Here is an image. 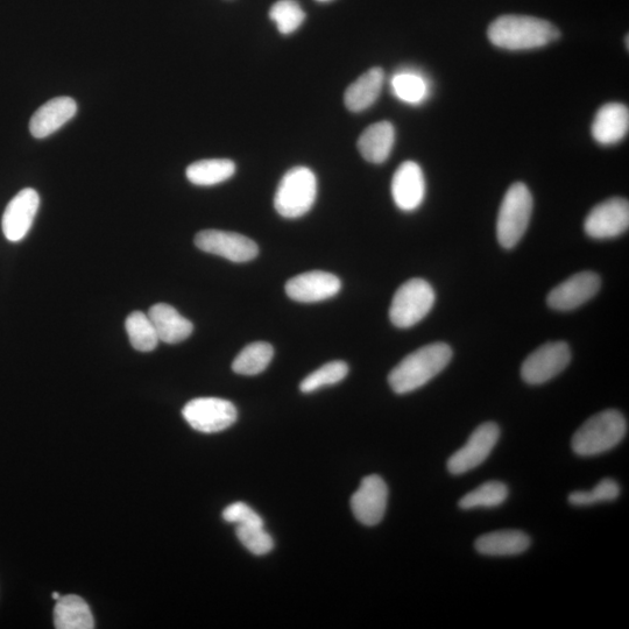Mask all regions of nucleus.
<instances>
[{"label":"nucleus","instance_id":"nucleus-1","mask_svg":"<svg viewBox=\"0 0 629 629\" xmlns=\"http://www.w3.org/2000/svg\"><path fill=\"white\" fill-rule=\"evenodd\" d=\"M491 44L506 51H530L546 47L561 38V31L548 20L506 14L487 30Z\"/></svg>","mask_w":629,"mask_h":629},{"label":"nucleus","instance_id":"nucleus-2","mask_svg":"<svg viewBox=\"0 0 629 629\" xmlns=\"http://www.w3.org/2000/svg\"><path fill=\"white\" fill-rule=\"evenodd\" d=\"M454 356L450 345L438 342L423 346L394 367L388 384L397 394H407L428 384L447 367Z\"/></svg>","mask_w":629,"mask_h":629},{"label":"nucleus","instance_id":"nucleus-3","mask_svg":"<svg viewBox=\"0 0 629 629\" xmlns=\"http://www.w3.org/2000/svg\"><path fill=\"white\" fill-rule=\"evenodd\" d=\"M626 434L625 416L616 409H607L593 415L576 431L571 441L572 450L582 457L602 455L616 448Z\"/></svg>","mask_w":629,"mask_h":629},{"label":"nucleus","instance_id":"nucleus-4","mask_svg":"<svg viewBox=\"0 0 629 629\" xmlns=\"http://www.w3.org/2000/svg\"><path fill=\"white\" fill-rule=\"evenodd\" d=\"M533 214V196L525 183L508 188L499 209L497 238L501 247L512 250L520 243Z\"/></svg>","mask_w":629,"mask_h":629},{"label":"nucleus","instance_id":"nucleus-5","mask_svg":"<svg viewBox=\"0 0 629 629\" xmlns=\"http://www.w3.org/2000/svg\"><path fill=\"white\" fill-rule=\"evenodd\" d=\"M316 196L317 180L312 169L294 167L281 179L274 197V207L282 217L300 218L313 208Z\"/></svg>","mask_w":629,"mask_h":629},{"label":"nucleus","instance_id":"nucleus-6","mask_svg":"<svg viewBox=\"0 0 629 629\" xmlns=\"http://www.w3.org/2000/svg\"><path fill=\"white\" fill-rule=\"evenodd\" d=\"M435 301L436 293L429 282L418 278L408 280L394 295L391 322L400 329L414 327L430 313Z\"/></svg>","mask_w":629,"mask_h":629},{"label":"nucleus","instance_id":"nucleus-7","mask_svg":"<svg viewBox=\"0 0 629 629\" xmlns=\"http://www.w3.org/2000/svg\"><path fill=\"white\" fill-rule=\"evenodd\" d=\"M183 418L189 426L204 434L219 433L237 421L238 412L232 402L218 398H199L183 408Z\"/></svg>","mask_w":629,"mask_h":629},{"label":"nucleus","instance_id":"nucleus-8","mask_svg":"<svg viewBox=\"0 0 629 629\" xmlns=\"http://www.w3.org/2000/svg\"><path fill=\"white\" fill-rule=\"evenodd\" d=\"M571 360L569 345L565 342H549L526 358L521 366V377L529 385H542L567 369Z\"/></svg>","mask_w":629,"mask_h":629},{"label":"nucleus","instance_id":"nucleus-9","mask_svg":"<svg viewBox=\"0 0 629 629\" xmlns=\"http://www.w3.org/2000/svg\"><path fill=\"white\" fill-rule=\"evenodd\" d=\"M500 438L497 423L486 422L473 431L468 442L449 458L448 470L451 475L461 476L482 465L491 455Z\"/></svg>","mask_w":629,"mask_h":629},{"label":"nucleus","instance_id":"nucleus-10","mask_svg":"<svg viewBox=\"0 0 629 629\" xmlns=\"http://www.w3.org/2000/svg\"><path fill=\"white\" fill-rule=\"evenodd\" d=\"M628 228L629 203L621 197L599 203L584 222L586 235L598 240L617 238L624 235Z\"/></svg>","mask_w":629,"mask_h":629},{"label":"nucleus","instance_id":"nucleus-11","mask_svg":"<svg viewBox=\"0 0 629 629\" xmlns=\"http://www.w3.org/2000/svg\"><path fill=\"white\" fill-rule=\"evenodd\" d=\"M195 245L203 252L223 257L232 263H247L259 253L258 245L252 239L239 233L221 230H204L197 233Z\"/></svg>","mask_w":629,"mask_h":629},{"label":"nucleus","instance_id":"nucleus-12","mask_svg":"<svg viewBox=\"0 0 629 629\" xmlns=\"http://www.w3.org/2000/svg\"><path fill=\"white\" fill-rule=\"evenodd\" d=\"M600 287L602 279L595 272L577 273L555 287L549 293L547 303L558 312H570L595 298Z\"/></svg>","mask_w":629,"mask_h":629},{"label":"nucleus","instance_id":"nucleus-13","mask_svg":"<svg viewBox=\"0 0 629 629\" xmlns=\"http://www.w3.org/2000/svg\"><path fill=\"white\" fill-rule=\"evenodd\" d=\"M388 501V487L377 475L367 476L351 498V510L365 526H376L384 519Z\"/></svg>","mask_w":629,"mask_h":629},{"label":"nucleus","instance_id":"nucleus-14","mask_svg":"<svg viewBox=\"0 0 629 629\" xmlns=\"http://www.w3.org/2000/svg\"><path fill=\"white\" fill-rule=\"evenodd\" d=\"M40 206V197L32 188L20 190L4 211L2 228L10 242H20L31 230Z\"/></svg>","mask_w":629,"mask_h":629},{"label":"nucleus","instance_id":"nucleus-15","mask_svg":"<svg viewBox=\"0 0 629 629\" xmlns=\"http://www.w3.org/2000/svg\"><path fill=\"white\" fill-rule=\"evenodd\" d=\"M342 282L336 275L323 272H307L289 280L286 293L292 300L301 303H315L334 298L341 292Z\"/></svg>","mask_w":629,"mask_h":629},{"label":"nucleus","instance_id":"nucleus-16","mask_svg":"<svg viewBox=\"0 0 629 629\" xmlns=\"http://www.w3.org/2000/svg\"><path fill=\"white\" fill-rule=\"evenodd\" d=\"M426 190V178L416 162L406 161L394 173L392 196L400 210L411 212L420 208L426 197Z\"/></svg>","mask_w":629,"mask_h":629},{"label":"nucleus","instance_id":"nucleus-17","mask_svg":"<svg viewBox=\"0 0 629 629\" xmlns=\"http://www.w3.org/2000/svg\"><path fill=\"white\" fill-rule=\"evenodd\" d=\"M629 130V110L625 104L607 103L593 119L591 133L593 139L603 146L617 145L623 141Z\"/></svg>","mask_w":629,"mask_h":629},{"label":"nucleus","instance_id":"nucleus-18","mask_svg":"<svg viewBox=\"0 0 629 629\" xmlns=\"http://www.w3.org/2000/svg\"><path fill=\"white\" fill-rule=\"evenodd\" d=\"M77 112V104L70 97H56L40 106L31 118L30 131L37 139H44L59 131Z\"/></svg>","mask_w":629,"mask_h":629},{"label":"nucleus","instance_id":"nucleus-19","mask_svg":"<svg viewBox=\"0 0 629 629\" xmlns=\"http://www.w3.org/2000/svg\"><path fill=\"white\" fill-rule=\"evenodd\" d=\"M147 315L157 331L160 342L178 344L193 334V323L166 303L154 305Z\"/></svg>","mask_w":629,"mask_h":629},{"label":"nucleus","instance_id":"nucleus-20","mask_svg":"<svg viewBox=\"0 0 629 629\" xmlns=\"http://www.w3.org/2000/svg\"><path fill=\"white\" fill-rule=\"evenodd\" d=\"M395 143V129L390 122L373 124L362 133L358 140V150L371 164H384L390 158Z\"/></svg>","mask_w":629,"mask_h":629},{"label":"nucleus","instance_id":"nucleus-21","mask_svg":"<svg viewBox=\"0 0 629 629\" xmlns=\"http://www.w3.org/2000/svg\"><path fill=\"white\" fill-rule=\"evenodd\" d=\"M385 73L381 68H372L346 89L344 102L351 112H362L377 102L383 90Z\"/></svg>","mask_w":629,"mask_h":629},{"label":"nucleus","instance_id":"nucleus-22","mask_svg":"<svg viewBox=\"0 0 629 629\" xmlns=\"http://www.w3.org/2000/svg\"><path fill=\"white\" fill-rule=\"evenodd\" d=\"M530 542V537L521 530H497L478 537L475 547L485 556H515L525 553Z\"/></svg>","mask_w":629,"mask_h":629},{"label":"nucleus","instance_id":"nucleus-23","mask_svg":"<svg viewBox=\"0 0 629 629\" xmlns=\"http://www.w3.org/2000/svg\"><path fill=\"white\" fill-rule=\"evenodd\" d=\"M54 624L58 629H93L95 621L86 600L68 595L56 600Z\"/></svg>","mask_w":629,"mask_h":629},{"label":"nucleus","instance_id":"nucleus-24","mask_svg":"<svg viewBox=\"0 0 629 629\" xmlns=\"http://www.w3.org/2000/svg\"><path fill=\"white\" fill-rule=\"evenodd\" d=\"M235 162L228 159H209L194 162L187 168V179L195 186L209 187L232 178Z\"/></svg>","mask_w":629,"mask_h":629},{"label":"nucleus","instance_id":"nucleus-25","mask_svg":"<svg viewBox=\"0 0 629 629\" xmlns=\"http://www.w3.org/2000/svg\"><path fill=\"white\" fill-rule=\"evenodd\" d=\"M274 349L271 344L256 342L247 345L233 360L232 370L242 376H257L271 364Z\"/></svg>","mask_w":629,"mask_h":629},{"label":"nucleus","instance_id":"nucleus-26","mask_svg":"<svg viewBox=\"0 0 629 629\" xmlns=\"http://www.w3.org/2000/svg\"><path fill=\"white\" fill-rule=\"evenodd\" d=\"M392 91L400 101L418 105L426 101L429 96V83L415 70H401L391 81Z\"/></svg>","mask_w":629,"mask_h":629},{"label":"nucleus","instance_id":"nucleus-27","mask_svg":"<svg viewBox=\"0 0 629 629\" xmlns=\"http://www.w3.org/2000/svg\"><path fill=\"white\" fill-rule=\"evenodd\" d=\"M125 328L131 345L140 352H151L157 348L159 337L147 314L133 312L126 318Z\"/></svg>","mask_w":629,"mask_h":629},{"label":"nucleus","instance_id":"nucleus-28","mask_svg":"<svg viewBox=\"0 0 629 629\" xmlns=\"http://www.w3.org/2000/svg\"><path fill=\"white\" fill-rule=\"evenodd\" d=\"M508 487L501 482H487L477 487L459 500V507L462 510H473V508L485 507L493 508L503 505L508 498Z\"/></svg>","mask_w":629,"mask_h":629},{"label":"nucleus","instance_id":"nucleus-29","mask_svg":"<svg viewBox=\"0 0 629 629\" xmlns=\"http://www.w3.org/2000/svg\"><path fill=\"white\" fill-rule=\"evenodd\" d=\"M348 364L337 360L323 365L320 369L302 380L300 390L302 393H313L325 386L336 385L348 376Z\"/></svg>","mask_w":629,"mask_h":629},{"label":"nucleus","instance_id":"nucleus-30","mask_svg":"<svg viewBox=\"0 0 629 629\" xmlns=\"http://www.w3.org/2000/svg\"><path fill=\"white\" fill-rule=\"evenodd\" d=\"M270 18L281 34L288 35L299 30L306 20V13L295 0H279L271 7Z\"/></svg>","mask_w":629,"mask_h":629},{"label":"nucleus","instance_id":"nucleus-31","mask_svg":"<svg viewBox=\"0 0 629 629\" xmlns=\"http://www.w3.org/2000/svg\"><path fill=\"white\" fill-rule=\"evenodd\" d=\"M620 496V486L616 480L605 478L591 491H576L569 496V503L574 506H590L603 501H613Z\"/></svg>","mask_w":629,"mask_h":629},{"label":"nucleus","instance_id":"nucleus-32","mask_svg":"<svg viewBox=\"0 0 629 629\" xmlns=\"http://www.w3.org/2000/svg\"><path fill=\"white\" fill-rule=\"evenodd\" d=\"M236 534L240 543L253 555H266L274 547L272 536L266 532L264 526H239Z\"/></svg>","mask_w":629,"mask_h":629},{"label":"nucleus","instance_id":"nucleus-33","mask_svg":"<svg viewBox=\"0 0 629 629\" xmlns=\"http://www.w3.org/2000/svg\"><path fill=\"white\" fill-rule=\"evenodd\" d=\"M223 519L230 524L239 526H264L263 519L250 506L244 503H235L225 508Z\"/></svg>","mask_w":629,"mask_h":629},{"label":"nucleus","instance_id":"nucleus-34","mask_svg":"<svg viewBox=\"0 0 629 629\" xmlns=\"http://www.w3.org/2000/svg\"><path fill=\"white\" fill-rule=\"evenodd\" d=\"M53 598H54L55 600H59V599L61 598V596L59 595V593H58V592H54V593H53Z\"/></svg>","mask_w":629,"mask_h":629},{"label":"nucleus","instance_id":"nucleus-35","mask_svg":"<svg viewBox=\"0 0 629 629\" xmlns=\"http://www.w3.org/2000/svg\"><path fill=\"white\" fill-rule=\"evenodd\" d=\"M317 2H320V3H327V2H330V0H317Z\"/></svg>","mask_w":629,"mask_h":629},{"label":"nucleus","instance_id":"nucleus-36","mask_svg":"<svg viewBox=\"0 0 629 629\" xmlns=\"http://www.w3.org/2000/svg\"><path fill=\"white\" fill-rule=\"evenodd\" d=\"M626 47H627V49L629 48V44H628V34L626 35Z\"/></svg>","mask_w":629,"mask_h":629}]
</instances>
